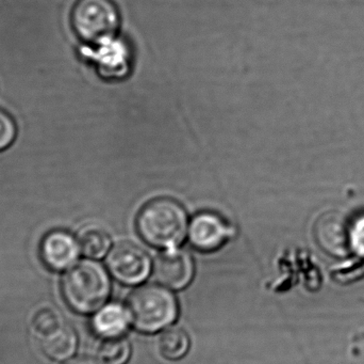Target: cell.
Returning a JSON list of instances; mask_svg holds the SVG:
<instances>
[{
  "label": "cell",
  "instance_id": "cell-5",
  "mask_svg": "<svg viewBox=\"0 0 364 364\" xmlns=\"http://www.w3.org/2000/svg\"><path fill=\"white\" fill-rule=\"evenodd\" d=\"M109 271L117 281L127 286L141 284L149 277L151 260L141 248L132 244H119L107 259Z\"/></svg>",
  "mask_w": 364,
  "mask_h": 364
},
{
  "label": "cell",
  "instance_id": "cell-9",
  "mask_svg": "<svg viewBox=\"0 0 364 364\" xmlns=\"http://www.w3.org/2000/svg\"><path fill=\"white\" fill-rule=\"evenodd\" d=\"M231 230L226 222L213 213L195 216L190 227V241L193 247L209 252L218 249L230 236Z\"/></svg>",
  "mask_w": 364,
  "mask_h": 364
},
{
  "label": "cell",
  "instance_id": "cell-12",
  "mask_svg": "<svg viewBox=\"0 0 364 364\" xmlns=\"http://www.w3.org/2000/svg\"><path fill=\"white\" fill-rule=\"evenodd\" d=\"M78 244L85 256L91 259H102L110 248L111 239L104 229L89 226L79 232Z\"/></svg>",
  "mask_w": 364,
  "mask_h": 364
},
{
  "label": "cell",
  "instance_id": "cell-19",
  "mask_svg": "<svg viewBox=\"0 0 364 364\" xmlns=\"http://www.w3.org/2000/svg\"><path fill=\"white\" fill-rule=\"evenodd\" d=\"M68 364H105L102 361L97 360L95 358H91V357H81V358L74 359V360L70 361Z\"/></svg>",
  "mask_w": 364,
  "mask_h": 364
},
{
  "label": "cell",
  "instance_id": "cell-10",
  "mask_svg": "<svg viewBox=\"0 0 364 364\" xmlns=\"http://www.w3.org/2000/svg\"><path fill=\"white\" fill-rule=\"evenodd\" d=\"M129 312L119 303H110L102 308L92 321L94 333L105 339L121 338L129 325Z\"/></svg>",
  "mask_w": 364,
  "mask_h": 364
},
{
  "label": "cell",
  "instance_id": "cell-3",
  "mask_svg": "<svg viewBox=\"0 0 364 364\" xmlns=\"http://www.w3.org/2000/svg\"><path fill=\"white\" fill-rule=\"evenodd\" d=\"M127 310L134 328L141 333H153L176 320L178 305L170 291L151 284L132 293Z\"/></svg>",
  "mask_w": 364,
  "mask_h": 364
},
{
  "label": "cell",
  "instance_id": "cell-18",
  "mask_svg": "<svg viewBox=\"0 0 364 364\" xmlns=\"http://www.w3.org/2000/svg\"><path fill=\"white\" fill-rule=\"evenodd\" d=\"M350 251L364 258V214L358 216L350 226Z\"/></svg>",
  "mask_w": 364,
  "mask_h": 364
},
{
  "label": "cell",
  "instance_id": "cell-13",
  "mask_svg": "<svg viewBox=\"0 0 364 364\" xmlns=\"http://www.w3.org/2000/svg\"><path fill=\"white\" fill-rule=\"evenodd\" d=\"M97 45L100 48L97 49L95 60L100 70L107 73L119 72L127 64V51L119 41L111 38Z\"/></svg>",
  "mask_w": 364,
  "mask_h": 364
},
{
  "label": "cell",
  "instance_id": "cell-15",
  "mask_svg": "<svg viewBox=\"0 0 364 364\" xmlns=\"http://www.w3.org/2000/svg\"><path fill=\"white\" fill-rule=\"evenodd\" d=\"M132 354V346L124 338L109 339L100 348V357L107 364H125Z\"/></svg>",
  "mask_w": 364,
  "mask_h": 364
},
{
  "label": "cell",
  "instance_id": "cell-6",
  "mask_svg": "<svg viewBox=\"0 0 364 364\" xmlns=\"http://www.w3.org/2000/svg\"><path fill=\"white\" fill-rule=\"evenodd\" d=\"M194 275V264L188 252L170 248L162 252L155 262V276L158 281L168 288L181 290Z\"/></svg>",
  "mask_w": 364,
  "mask_h": 364
},
{
  "label": "cell",
  "instance_id": "cell-7",
  "mask_svg": "<svg viewBox=\"0 0 364 364\" xmlns=\"http://www.w3.org/2000/svg\"><path fill=\"white\" fill-rule=\"evenodd\" d=\"M314 236L320 247L333 256H344L350 251V226L337 212H328L318 218Z\"/></svg>",
  "mask_w": 364,
  "mask_h": 364
},
{
  "label": "cell",
  "instance_id": "cell-2",
  "mask_svg": "<svg viewBox=\"0 0 364 364\" xmlns=\"http://www.w3.org/2000/svg\"><path fill=\"white\" fill-rule=\"evenodd\" d=\"M110 292L106 269L94 261L85 260L73 265L62 280L64 301L77 313L97 311L108 301Z\"/></svg>",
  "mask_w": 364,
  "mask_h": 364
},
{
  "label": "cell",
  "instance_id": "cell-8",
  "mask_svg": "<svg viewBox=\"0 0 364 364\" xmlns=\"http://www.w3.org/2000/svg\"><path fill=\"white\" fill-rule=\"evenodd\" d=\"M78 241L65 231H53L43 239L41 258L51 271H61L70 269L79 256Z\"/></svg>",
  "mask_w": 364,
  "mask_h": 364
},
{
  "label": "cell",
  "instance_id": "cell-4",
  "mask_svg": "<svg viewBox=\"0 0 364 364\" xmlns=\"http://www.w3.org/2000/svg\"><path fill=\"white\" fill-rule=\"evenodd\" d=\"M70 24L81 41L98 44L113 38L119 26V12L112 0H77Z\"/></svg>",
  "mask_w": 364,
  "mask_h": 364
},
{
  "label": "cell",
  "instance_id": "cell-16",
  "mask_svg": "<svg viewBox=\"0 0 364 364\" xmlns=\"http://www.w3.org/2000/svg\"><path fill=\"white\" fill-rule=\"evenodd\" d=\"M64 323L62 322L61 316L53 308L45 307L38 310L34 314L32 325L34 331L41 336H46L53 333L55 329L59 328Z\"/></svg>",
  "mask_w": 364,
  "mask_h": 364
},
{
  "label": "cell",
  "instance_id": "cell-11",
  "mask_svg": "<svg viewBox=\"0 0 364 364\" xmlns=\"http://www.w3.org/2000/svg\"><path fill=\"white\" fill-rule=\"evenodd\" d=\"M78 345L76 333L68 325H61L48 335L43 336L41 346L48 358L64 361L75 354Z\"/></svg>",
  "mask_w": 364,
  "mask_h": 364
},
{
  "label": "cell",
  "instance_id": "cell-1",
  "mask_svg": "<svg viewBox=\"0 0 364 364\" xmlns=\"http://www.w3.org/2000/svg\"><path fill=\"white\" fill-rule=\"evenodd\" d=\"M139 234L149 245L175 248L183 241L188 229V215L174 199L158 198L141 209L136 218Z\"/></svg>",
  "mask_w": 364,
  "mask_h": 364
},
{
  "label": "cell",
  "instance_id": "cell-14",
  "mask_svg": "<svg viewBox=\"0 0 364 364\" xmlns=\"http://www.w3.org/2000/svg\"><path fill=\"white\" fill-rule=\"evenodd\" d=\"M190 348V339L183 331L178 328L166 331L160 337L159 350L162 356L170 360H178L186 356Z\"/></svg>",
  "mask_w": 364,
  "mask_h": 364
},
{
  "label": "cell",
  "instance_id": "cell-17",
  "mask_svg": "<svg viewBox=\"0 0 364 364\" xmlns=\"http://www.w3.org/2000/svg\"><path fill=\"white\" fill-rule=\"evenodd\" d=\"M17 137L16 122L10 113L0 108V152L6 151Z\"/></svg>",
  "mask_w": 364,
  "mask_h": 364
}]
</instances>
